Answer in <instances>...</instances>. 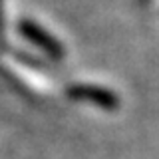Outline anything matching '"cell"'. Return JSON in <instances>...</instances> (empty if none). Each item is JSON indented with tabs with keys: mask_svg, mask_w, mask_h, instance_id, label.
Instances as JSON below:
<instances>
[{
	"mask_svg": "<svg viewBox=\"0 0 159 159\" xmlns=\"http://www.w3.org/2000/svg\"><path fill=\"white\" fill-rule=\"evenodd\" d=\"M22 32H24V36H26V38H30L32 42H36L38 46H42L46 52L52 54V56H62V50H60V46L48 36L46 32H42V30H40L36 24L24 22V24H22Z\"/></svg>",
	"mask_w": 159,
	"mask_h": 159,
	"instance_id": "obj_1",
	"label": "cell"
},
{
	"mask_svg": "<svg viewBox=\"0 0 159 159\" xmlns=\"http://www.w3.org/2000/svg\"><path fill=\"white\" fill-rule=\"evenodd\" d=\"M72 98H82V99H92V102H98L102 106H113V98L109 93L102 92V89H96V88H86V86H76L70 89Z\"/></svg>",
	"mask_w": 159,
	"mask_h": 159,
	"instance_id": "obj_2",
	"label": "cell"
}]
</instances>
